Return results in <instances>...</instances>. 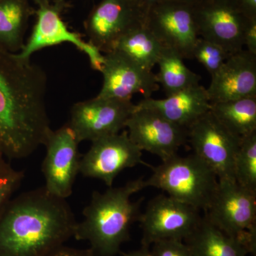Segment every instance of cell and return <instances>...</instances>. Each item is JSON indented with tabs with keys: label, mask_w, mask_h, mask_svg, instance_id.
<instances>
[{
	"label": "cell",
	"mask_w": 256,
	"mask_h": 256,
	"mask_svg": "<svg viewBox=\"0 0 256 256\" xmlns=\"http://www.w3.org/2000/svg\"><path fill=\"white\" fill-rule=\"evenodd\" d=\"M46 85L41 67L0 46V150L6 159L28 158L46 142Z\"/></svg>",
	"instance_id": "obj_1"
},
{
	"label": "cell",
	"mask_w": 256,
	"mask_h": 256,
	"mask_svg": "<svg viewBox=\"0 0 256 256\" xmlns=\"http://www.w3.org/2000/svg\"><path fill=\"white\" fill-rule=\"evenodd\" d=\"M76 224L66 200L44 186L24 192L0 217V256H52L74 237Z\"/></svg>",
	"instance_id": "obj_2"
},
{
	"label": "cell",
	"mask_w": 256,
	"mask_h": 256,
	"mask_svg": "<svg viewBox=\"0 0 256 256\" xmlns=\"http://www.w3.org/2000/svg\"><path fill=\"white\" fill-rule=\"evenodd\" d=\"M144 178L128 182L106 192H92V200L82 210L84 220L77 222L74 237L86 240L96 256H116L130 239L132 224L140 218L143 198L132 202L131 197L144 188Z\"/></svg>",
	"instance_id": "obj_3"
},
{
	"label": "cell",
	"mask_w": 256,
	"mask_h": 256,
	"mask_svg": "<svg viewBox=\"0 0 256 256\" xmlns=\"http://www.w3.org/2000/svg\"><path fill=\"white\" fill-rule=\"evenodd\" d=\"M152 174L144 180V188L163 190L168 196L206 212L214 194L218 178L213 170L200 156L178 154L150 166Z\"/></svg>",
	"instance_id": "obj_4"
},
{
	"label": "cell",
	"mask_w": 256,
	"mask_h": 256,
	"mask_svg": "<svg viewBox=\"0 0 256 256\" xmlns=\"http://www.w3.org/2000/svg\"><path fill=\"white\" fill-rule=\"evenodd\" d=\"M204 216L220 230L244 242L256 254V192L236 180H218Z\"/></svg>",
	"instance_id": "obj_5"
},
{
	"label": "cell",
	"mask_w": 256,
	"mask_h": 256,
	"mask_svg": "<svg viewBox=\"0 0 256 256\" xmlns=\"http://www.w3.org/2000/svg\"><path fill=\"white\" fill-rule=\"evenodd\" d=\"M36 5L34 12L36 23L28 41L16 54L18 58L30 60L33 54L42 48L63 43L72 44L87 56L94 70L101 72L105 63V54L92 44L82 40L79 34L69 30L62 20V12L68 6V3L40 2Z\"/></svg>",
	"instance_id": "obj_6"
},
{
	"label": "cell",
	"mask_w": 256,
	"mask_h": 256,
	"mask_svg": "<svg viewBox=\"0 0 256 256\" xmlns=\"http://www.w3.org/2000/svg\"><path fill=\"white\" fill-rule=\"evenodd\" d=\"M192 6L198 36L214 42L230 55L242 50L249 20L238 0H198Z\"/></svg>",
	"instance_id": "obj_7"
},
{
	"label": "cell",
	"mask_w": 256,
	"mask_h": 256,
	"mask_svg": "<svg viewBox=\"0 0 256 256\" xmlns=\"http://www.w3.org/2000/svg\"><path fill=\"white\" fill-rule=\"evenodd\" d=\"M200 210L170 196L158 195L148 203L139 222L142 229L141 244L151 246L158 240H186L201 222Z\"/></svg>",
	"instance_id": "obj_8"
},
{
	"label": "cell",
	"mask_w": 256,
	"mask_h": 256,
	"mask_svg": "<svg viewBox=\"0 0 256 256\" xmlns=\"http://www.w3.org/2000/svg\"><path fill=\"white\" fill-rule=\"evenodd\" d=\"M194 154L214 171L218 180H235L234 160L240 138L232 134L210 110L188 129Z\"/></svg>",
	"instance_id": "obj_9"
},
{
	"label": "cell",
	"mask_w": 256,
	"mask_h": 256,
	"mask_svg": "<svg viewBox=\"0 0 256 256\" xmlns=\"http://www.w3.org/2000/svg\"><path fill=\"white\" fill-rule=\"evenodd\" d=\"M141 151L130 139L127 131L92 141L88 151L80 158L79 173L85 178L100 180L111 188L122 171L146 164Z\"/></svg>",
	"instance_id": "obj_10"
},
{
	"label": "cell",
	"mask_w": 256,
	"mask_h": 256,
	"mask_svg": "<svg viewBox=\"0 0 256 256\" xmlns=\"http://www.w3.org/2000/svg\"><path fill=\"white\" fill-rule=\"evenodd\" d=\"M136 106L131 100L96 96L74 104L68 124L79 142H92L99 138L118 134L124 129Z\"/></svg>",
	"instance_id": "obj_11"
},
{
	"label": "cell",
	"mask_w": 256,
	"mask_h": 256,
	"mask_svg": "<svg viewBox=\"0 0 256 256\" xmlns=\"http://www.w3.org/2000/svg\"><path fill=\"white\" fill-rule=\"evenodd\" d=\"M79 143L68 124L48 133L44 144L46 152L42 170L44 186L50 194L64 200L72 194L80 168Z\"/></svg>",
	"instance_id": "obj_12"
},
{
	"label": "cell",
	"mask_w": 256,
	"mask_h": 256,
	"mask_svg": "<svg viewBox=\"0 0 256 256\" xmlns=\"http://www.w3.org/2000/svg\"><path fill=\"white\" fill-rule=\"evenodd\" d=\"M146 25L164 47L192 58L198 37L193 6L174 0H162L148 12Z\"/></svg>",
	"instance_id": "obj_13"
},
{
	"label": "cell",
	"mask_w": 256,
	"mask_h": 256,
	"mask_svg": "<svg viewBox=\"0 0 256 256\" xmlns=\"http://www.w3.org/2000/svg\"><path fill=\"white\" fill-rule=\"evenodd\" d=\"M144 22L136 0H101L88 15L84 28L89 43L107 54L126 32Z\"/></svg>",
	"instance_id": "obj_14"
},
{
	"label": "cell",
	"mask_w": 256,
	"mask_h": 256,
	"mask_svg": "<svg viewBox=\"0 0 256 256\" xmlns=\"http://www.w3.org/2000/svg\"><path fill=\"white\" fill-rule=\"evenodd\" d=\"M126 128L130 139L141 151L159 156L163 161L176 156L188 141V129L170 122L156 111L136 109Z\"/></svg>",
	"instance_id": "obj_15"
},
{
	"label": "cell",
	"mask_w": 256,
	"mask_h": 256,
	"mask_svg": "<svg viewBox=\"0 0 256 256\" xmlns=\"http://www.w3.org/2000/svg\"><path fill=\"white\" fill-rule=\"evenodd\" d=\"M101 73L104 82L98 97L131 100L134 94H140L146 98L159 89L152 70L144 68L120 50L105 54Z\"/></svg>",
	"instance_id": "obj_16"
},
{
	"label": "cell",
	"mask_w": 256,
	"mask_h": 256,
	"mask_svg": "<svg viewBox=\"0 0 256 256\" xmlns=\"http://www.w3.org/2000/svg\"><path fill=\"white\" fill-rule=\"evenodd\" d=\"M206 90L210 104L256 96V56L244 50L229 56Z\"/></svg>",
	"instance_id": "obj_17"
},
{
	"label": "cell",
	"mask_w": 256,
	"mask_h": 256,
	"mask_svg": "<svg viewBox=\"0 0 256 256\" xmlns=\"http://www.w3.org/2000/svg\"><path fill=\"white\" fill-rule=\"evenodd\" d=\"M136 106L156 111L170 122L188 129L197 119L210 110V102L206 88L198 84L166 98H146Z\"/></svg>",
	"instance_id": "obj_18"
},
{
	"label": "cell",
	"mask_w": 256,
	"mask_h": 256,
	"mask_svg": "<svg viewBox=\"0 0 256 256\" xmlns=\"http://www.w3.org/2000/svg\"><path fill=\"white\" fill-rule=\"evenodd\" d=\"M184 242L190 247L192 256H246L252 254L244 242L224 233L204 216Z\"/></svg>",
	"instance_id": "obj_19"
},
{
	"label": "cell",
	"mask_w": 256,
	"mask_h": 256,
	"mask_svg": "<svg viewBox=\"0 0 256 256\" xmlns=\"http://www.w3.org/2000/svg\"><path fill=\"white\" fill-rule=\"evenodd\" d=\"M34 12L30 0H0V46L18 53L24 45L28 20Z\"/></svg>",
	"instance_id": "obj_20"
},
{
	"label": "cell",
	"mask_w": 256,
	"mask_h": 256,
	"mask_svg": "<svg viewBox=\"0 0 256 256\" xmlns=\"http://www.w3.org/2000/svg\"><path fill=\"white\" fill-rule=\"evenodd\" d=\"M210 110L240 139L256 132V96L210 104Z\"/></svg>",
	"instance_id": "obj_21"
},
{
	"label": "cell",
	"mask_w": 256,
	"mask_h": 256,
	"mask_svg": "<svg viewBox=\"0 0 256 256\" xmlns=\"http://www.w3.org/2000/svg\"><path fill=\"white\" fill-rule=\"evenodd\" d=\"M163 48L144 23L126 32L116 44L114 50L122 52L144 68L152 70Z\"/></svg>",
	"instance_id": "obj_22"
},
{
	"label": "cell",
	"mask_w": 256,
	"mask_h": 256,
	"mask_svg": "<svg viewBox=\"0 0 256 256\" xmlns=\"http://www.w3.org/2000/svg\"><path fill=\"white\" fill-rule=\"evenodd\" d=\"M183 60L176 50L163 48L158 62L160 72L156 76L166 96L200 84L201 77L188 69Z\"/></svg>",
	"instance_id": "obj_23"
},
{
	"label": "cell",
	"mask_w": 256,
	"mask_h": 256,
	"mask_svg": "<svg viewBox=\"0 0 256 256\" xmlns=\"http://www.w3.org/2000/svg\"><path fill=\"white\" fill-rule=\"evenodd\" d=\"M234 178L244 188L256 192V132L240 140L234 160Z\"/></svg>",
	"instance_id": "obj_24"
},
{
	"label": "cell",
	"mask_w": 256,
	"mask_h": 256,
	"mask_svg": "<svg viewBox=\"0 0 256 256\" xmlns=\"http://www.w3.org/2000/svg\"><path fill=\"white\" fill-rule=\"evenodd\" d=\"M230 55L214 42L198 38L194 48L192 58H196L212 76L222 68Z\"/></svg>",
	"instance_id": "obj_25"
},
{
	"label": "cell",
	"mask_w": 256,
	"mask_h": 256,
	"mask_svg": "<svg viewBox=\"0 0 256 256\" xmlns=\"http://www.w3.org/2000/svg\"><path fill=\"white\" fill-rule=\"evenodd\" d=\"M150 250L152 256H192L191 250L186 242L174 239L153 242Z\"/></svg>",
	"instance_id": "obj_26"
},
{
	"label": "cell",
	"mask_w": 256,
	"mask_h": 256,
	"mask_svg": "<svg viewBox=\"0 0 256 256\" xmlns=\"http://www.w3.org/2000/svg\"><path fill=\"white\" fill-rule=\"evenodd\" d=\"M24 178L23 172L16 170L11 176L0 182V217L13 194L20 188Z\"/></svg>",
	"instance_id": "obj_27"
},
{
	"label": "cell",
	"mask_w": 256,
	"mask_h": 256,
	"mask_svg": "<svg viewBox=\"0 0 256 256\" xmlns=\"http://www.w3.org/2000/svg\"><path fill=\"white\" fill-rule=\"evenodd\" d=\"M244 46L249 53L256 56V18L248 20L244 33Z\"/></svg>",
	"instance_id": "obj_28"
},
{
	"label": "cell",
	"mask_w": 256,
	"mask_h": 256,
	"mask_svg": "<svg viewBox=\"0 0 256 256\" xmlns=\"http://www.w3.org/2000/svg\"><path fill=\"white\" fill-rule=\"evenodd\" d=\"M52 256H96L90 248L76 249L64 246L60 248Z\"/></svg>",
	"instance_id": "obj_29"
},
{
	"label": "cell",
	"mask_w": 256,
	"mask_h": 256,
	"mask_svg": "<svg viewBox=\"0 0 256 256\" xmlns=\"http://www.w3.org/2000/svg\"><path fill=\"white\" fill-rule=\"evenodd\" d=\"M238 2L248 20L256 18V0H238Z\"/></svg>",
	"instance_id": "obj_30"
},
{
	"label": "cell",
	"mask_w": 256,
	"mask_h": 256,
	"mask_svg": "<svg viewBox=\"0 0 256 256\" xmlns=\"http://www.w3.org/2000/svg\"><path fill=\"white\" fill-rule=\"evenodd\" d=\"M15 171L16 170L12 168L11 165L6 160V158L0 150V182L11 176L14 174Z\"/></svg>",
	"instance_id": "obj_31"
},
{
	"label": "cell",
	"mask_w": 256,
	"mask_h": 256,
	"mask_svg": "<svg viewBox=\"0 0 256 256\" xmlns=\"http://www.w3.org/2000/svg\"><path fill=\"white\" fill-rule=\"evenodd\" d=\"M122 256H152L150 246H142L140 248L129 252H122Z\"/></svg>",
	"instance_id": "obj_32"
},
{
	"label": "cell",
	"mask_w": 256,
	"mask_h": 256,
	"mask_svg": "<svg viewBox=\"0 0 256 256\" xmlns=\"http://www.w3.org/2000/svg\"><path fill=\"white\" fill-rule=\"evenodd\" d=\"M161 1L162 0H136L140 8L142 10V12L144 13V16H146V13L151 8Z\"/></svg>",
	"instance_id": "obj_33"
},
{
	"label": "cell",
	"mask_w": 256,
	"mask_h": 256,
	"mask_svg": "<svg viewBox=\"0 0 256 256\" xmlns=\"http://www.w3.org/2000/svg\"><path fill=\"white\" fill-rule=\"evenodd\" d=\"M35 4L40 2H50L56 3V4H65L67 3L66 0H32Z\"/></svg>",
	"instance_id": "obj_34"
},
{
	"label": "cell",
	"mask_w": 256,
	"mask_h": 256,
	"mask_svg": "<svg viewBox=\"0 0 256 256\" xmlns=\"http://www.w3.org/2000/svg\"><path fill=\"white\" fill-rule=\"evenodd\" d=\"M174 1L181 2L190 3V4H193L196 2L198 0H174Z\"/></svg>",
	"instance_id": "obj_35"
}]
</instances>
